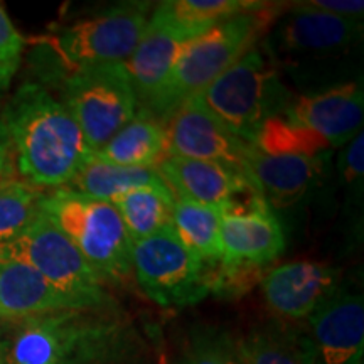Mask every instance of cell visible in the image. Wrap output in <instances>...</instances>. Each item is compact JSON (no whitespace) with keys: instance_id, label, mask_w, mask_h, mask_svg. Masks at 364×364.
I'll return each instance as SVG.
<instances>
[{"instance_id":"f546056e","label":"cell","mask_w":364,"mask_h":364,"mask_svg":"<svg viewBox=\"0 0 364 364\" xmlns=\"http://www.w3.org/2000/svg\"><path fill=\"white\" fill-rule=\"evenodd\" d=\"M24 46L26 39L14 27L6 9L0 6V65L17 71Z\"/></svg>"},{"instance_id":"9c48e42d","label":"cell","mask_w":364,"mask_h":364,"mask_svg":"<svg viewBox=\"0 0 364 364\" xmlns=\"http://www.w3.org/2000/svg\"><path fill=\"white\" fill-rule=\"evenodd\" d=\"M150 4L125 2L65 27L54 48L68 71L125 65L150 21Z\"/></svg>"},{"instance_id":"44dd1931","label":"cell","mask_w":364,"mask_h":364,"mask_svg":"<svg viewBox=\"0 0 364 364\" xmlns=\"http://www.w3.org/2000/svg\"><path fill=\"white\" fill-rule=\"evenodd\" d=\"M154 186H166L156 167L117 166L102 161L93 154L66 189L112 203L118 196L130 191Z\"/></svg>"},{"instance_id":"ba28073f","label":"cell","mask_w":364,"mask_h":364,"mask_svg":"<svg viewBox=\"0 0 364 364\" xmlns=\"http://www.w3.org/2000/svg\"><path fill=\"white\" fill-rule=\"evenodd\" d=\"M132 273L147 299L164 309L194 306L211 292V272L174 228L132 241Z\"/></svg>"},{"instance_id":"cb8c5ba5","label":"cell","mask_w":364,"mask_h":364,"mask_svg":"<svg viewBox=\"0 0 364 364\" xmlns=\"http://www.w3.org/2000/svg\"><path fill=\"white\" fill-rule=\"evenodd\" d=\"M172 228L209 272L213 273L220 267L223 260L220 209L176 199Z\"/></svg>"},{"instance_id":"7a4b0ae2","label":"cell","mask_w":364,"mask_h":364,"mask_svg":"<svg viewBox=\"0 0 364 364\" xmlns=\"http://www.w3.org/2000/svg\"><path fill=\"white\" fill-rule=\"evenodd\" d=\"M277 17V7L265 4L257 11L221 21L204 34L191 39L177 56L161 91L147 108L140 110L166 124L182 105L203 93L245 53L253 49Z\"/></svg>"},{"instance_id":"6da1fadb","label":"cell","mask_w":364,"mask_h":364,"mask_svg":"<svg viewBox=\"0 0 364 364\" xmlns=\"http://www.w3.org/2000/svg\"><path fill=\"white\" fill-rule=\"evenodd\" d=\"M2 110L17 174L36 188H66L93 156L75 118L43 85H21Z\"/></svg>"},{"instance_id":"484cf974","label":"cell","mask_w":364,"mask_h":364,"mask_svg":"<svg viewBox=\"0 0 364 364\" xmlns=\"http://www.w3.org/2000/svg\"><path fill=\"white\" fill-rule=\"evenodd\" d=\"M253 147L270 156L324 157L331 145L317 135L294 122L287 113L268 118L255 139Z\"/></svg>"},{"instance_id":"3957f363","label":"cell","mask_w":364,"mask_h":364,"mask_svg":"<svg viewBox=\"0 0 364 364\" xmlns=\"http://www.w3.org/2000/svg\"><path fill=\"white\" fill-rule=\"evenodd\" d=\"M125 344V329L107 309L63 311L24 318L6 364H112Z\"/></svg>"},{"instance_id":"83f0119b","label":"cell","mask_w":364,"mask_h":364,"mask_svg":"<svg viewBox=\"0 0 364 364\" xmlns=\"http://www.w3.org/2000/svg\"><path fill=\"white\" fill-rule=\"evenodd\" d=\"M182 364H243L236 341L215 327H196L191 332Z\"/></svg>"},{"instance_id":"ffe728a7","label":"cell","mask_w":364,"mask_h":364,"mask_svg":"<svg viewBox=\"0 0 364 364\" xmlns=\"http://www.w3.org/2000/svg\"><path fill=\"white\" fill-rule=\"evenodd\" d=\"M105 162L127 167H156L167 157V129L164 122L145 110L136 115L113 139L95 152Z\"/></svg>"},{"instance_id":"836d02e7","label":"cell","mask_w":364,"mask_h":364,"mask_svg":"<svg viewBox=\"0 0 364 364\" xmlns=\"http://www.w3.org/2000/svg\"><path fill=\"white\" fill-rule=\"evenodd\" d=\"M7 346H9V343H6V341H0V364H6Z\"/></svg>"},{"instance_id":"e575fe53","label":"cell","mask_w":364,"mask_h":364,"mask_svg":"<svg viewBox=\"0 0 364 364\" xmlns=\"http://www.w3.org/2000/svg\"><path fill=\"white\" fill-rule=\"evenodd\" d=\"M0 321H6V318H4V314H2V309H0Z\"/></svg>"},{"instance_id":"30bf717a","label":"cell","mask_w":364,"mask_h":364,"mask_svg":"<svg viewBox=\"0 0 364 364\" xmlns=\"http://www.w3.org/2000/svg\"><path fill=\"white\" fill-rule=\"evenodd\" d=\"M361 39L363 21L317 11L302 2L277 17L265 51L275 63L304 66V63L343 59Z\"/></svg>"},{"instance_id":"8992f818","label":"cell","mask_w":364,"mask_h":364,"mask_svg":"<svg viewBox=\"0 0 364 364\" xmlns=\"http://www.w3.org/2000/svg\"><path fill=\"white\" fill-rule=\"evenodd\" d=\"M0 260L29 265L88 309H107L110 302L97 273L43 209L21 235L0 243Z\"/></svg>"},{"instance_id":"603a6c76","label":"cell","mask_w":364,"mask_h":364,"mask_svg":"<svg viewBox=\"0 0 364 364\" xmlns=\"http://www.w3.org/2000/svg\"><path fill=\"white\" fill-rule=\"evenodd\" d=\"M263 6L265 4L248 0H169L159 4L150 17L194 39L221 21Z\"/></svg>"},{"instance_id":"d6a6232c","label":"cell","mask_w":364,"mask_h":364,"mask_svg":"<svg viewBox=\"0 0 364 364\" xmlns=\"http://www.w3.org/2000/svg\"><path fill=\"white\" fill-rule=\"evenodd\" d=\"M14 75H16V70H11V68L0 65V95L9 90V86L12 83Z\"/></svg>"},{"instance_id":"5bb4252c","label":"cell","mask_w":364,"mask_h":364,"mask_svg":"<svg viewBox=\"0 0 364 364\" xmlns=\"http://www.w3.org/2000/svg\"><path fill=\"white\" fill-rule=\"evenodd\" d=\"M287 115L316 132L332 147H343L361 132L364 91L361 81H344L316 93L292 98Z\"/></svg>"},{"instance_id":"d4e9b609","label":"cell","mask_w":364,"mask_h":364,"mask_svg":"<svg viewBox=\"0 0 364 364\" xmlns=\"http://www.w3.org/2000/svg\"><path fill=\"white\" fill-rule=\"evenodd\" d=\"M132 241L172 228L176 198L167 186L140 188L118 196L112 201Z\"/></svg>"},{"instance_id":"52a82bcc","label":"cell","mask_w":364,"mask_h":364,"mask_svg":"<svg viewBox=\"0 0 364 364\" xmlns=\"http://www.w3.org/2000/svg\"><path fill=\"white\" fill-rule=\"evenodd\" d=\"M63 105L75 118L91 152H98L139 112L125 65L71 71L63 85Z\"/></svg>"},{"instance_id":"ac0fdd59","label":"cell","mask_w":364,"mask_h":364,"mask_svg":"<svg viewBox=\"0 0 364 364\" xmlns=\"http://www.w3.org/2000/svg\"><path fill=\"white\" fill-rule=\"evenodd\" d=\"M225 265L268 268L285 250V235L273 209L250 215H221Z\"/></svg>"},{"instance_id":"f1b7e54d","label":"cell","mask_w":364,"mask_h":364,"mask_svg":"<svg viewBox=\"0 0 364 364\" xmlns=\"http://www.w3.org/2000/svg\"><path fill=\"white\" fill-rule=\"evenodd\" d=\"M339 174L341 182L353 191L354 194L363 193V176H364V135L363 130L346 144L339 157Z\"/></svg>"},{"instance_id":"8fae6325","label":"cell","mask_w":364,"mask_h":364,"mask_svg":"<svg viewBox=\"0 0 364 364\" xmlns=\"http://www.w3.org/2000/svg\"><path fill=\"white\" fill-rule=\"evenodd\" d=\"M167 156L199 159L243 174L250 145L225 129L196 100H189L166 122Z\"/></svg>"},{"instance_id":"4dcf8cb0","label":"cell","mask_w":364,"mask_h":364,"mask_svg":"<svg viewBox=\"0 0 364 364\" xmlns=\"http://www.w3.org/2000/svg\"><path fill=\"white\" fill-rule=\"evenodd\" d=\"M306 6L317 9V11L334 14L339 17H348V19L363 21L364 2L361 0H312V2H304Z\"/></svg>"},{"instance_id":"d6986e66","label":"cell","mask_w":364,"mask_h":364,"mask_svg":"<svg viewBox=\"0 0 364 364\" xmlns=\"http://www.w3.org/2000/svg\"><path fill=\"white\" fill-rule=\"evenodd\" d=\"M189 41L188 36L174 27L150 17L135 51L125 63L136 102L142 103V108H147L161 91L176 65L177 56Z\"/></svg>"},{"instance_id":"277c9868","label":"cell","mask_w":364,"mask_h":364,"mask_svg":"<svg viewBox=\"0 0 364 364\" xmlns=\"http://www.w3.org/2000/svg\"><path fill=\"white\" fill-rule=\"evenodd\" d=\"M292 98L282 85L277 63L257 46L194 97L225 129L250 145L268 118L287 112Z\"/></svg>"},{"instance_id":"7c38bea8","label":"cell","mask_w":364,"mask_h":364,"mask_svg":"<svg viewBox=\"0 0 364 364\" xmlns=\"http://www.w3.org/2000/svg\"><path fill=\"white\" fill-rule=\"evenodd\" d=\"M314 364H361L364 302L361 294L338 289L309 317Z\"/></svg>"},{"instance_id":"1f68e13d","label":"cell","mask_w":364,"mask_h":364,"mask_svg":"<svg viewBox=\"0 0 364 364\" xmlns=\"http://www.w3.org/2000/svg\"><path fill=\"white\" fill-rule=\"evenodd\" d=\"M11 177H17L16 156H14V145L4 118V110L0 108V182Z\"/></svg>"},{"instance_id":"9a60e30c","label":"cell","mask_w":364,"mask_h":364,"mask_svg":"<svg viewBox=\"0 0 364 364\" xmlns=\"http://www.w3.org/2000/svg\"><path fill=\"white\" fill-rule=\"evenodd\" d=\"M324 167L326 157L270 156L252 147L243 176L272 209H285L311 193Z\"/></svg>"},{"instance_id":"e0dca14e","label":"cell","mask_w":364,"mask_h":364,"mask_svg":"<svg viewBox=\"0 0 364 364\" xmlns=\"http://www.w3.org/2000/svg\"><path fill=\"white\" fill-rule=\"evenodd\" d=\"M157 171L172 194L181 201L221 209L236 191L250 182L240 172L199 159L167 156Z\"/></svg>"},{"instance_id":"4316f807","label":"cell","mask_w":364,"mask_h":364,"mask_svg":"<svg viewBox=\"0 0 364 364\" xmlns=\"http://www.w3.org/2000/svg\"><path fill=\"white\" fill-rule=\"evenodd\" d=\"M44 194L19 176L0 182V243L16 238L39 216Z\"/></svg>"},{"instance_id":"5b68a950","label":"cell","mask_w":364,"mask_h":364,"mask_svg":"<svg viewBox=\"0 0 364 364\" xmlns=\"http://www.w3.org/2000/svg\"><path fill=\"white\" fill-rule=\"evenodd\" d=\"M41 209L75 245L102 284H120L132 275V240L110 201L59 188L44 194Z\"/></svg>"},{"instance_id":"2e32d148","label":"cell","mask_w":364,"mask_h":364,"mask_svg":"<svg viewBox=\"0 0 364 364\" xmlns=\"http://www.w3.org/2000/svg\"><path fill=\"white\" fill-rule=\"evenodd\" d=\"M0 309L4 318L12 321L63 311H85L88 307L61 292L29 265L0 260Z\"/></svg>"},{"instance_id":"4fadbf2b","label":"cell","mask_w":364,"mask_h":364,"mask_svg":"<svg viewBox=\"0 0 364 364\" xmlns=\"http://www.w3.org/2000/svg\"><path fill=\"white\" fill-rule=\"evenodd\" d=\"M260 287L277 316L299 321L311 317L339 289V270L309 260L285 263L267 270Z\"/></svg>"},{"instance_id":"7402d4cb","label":"cell","mask_w":364,"mask_h":364,"mask_svg":"<svg viewBox=\"0 0 364 364\" xmlns=\"http://www.w3.org/2000/svg\"><path fill=\"white\" fill-rule=\"evenodd\" d=\"M236 346L243 364H314L309 334L284 324L253 329Z\"/></svg>"}]
</instances>
